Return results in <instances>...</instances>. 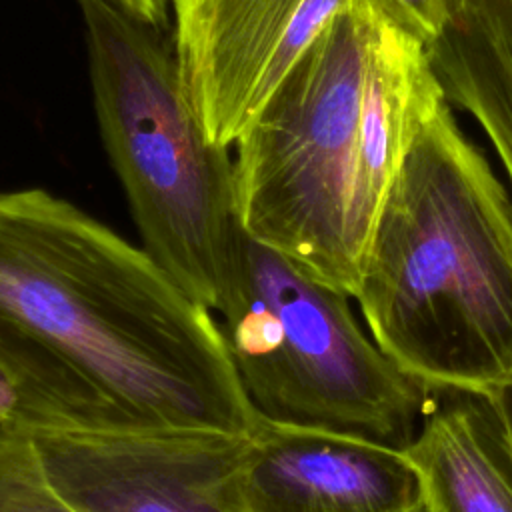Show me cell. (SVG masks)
Listing matches in <instances>:
<instances>
[{"label":"cell","instance_id":"7c38bea8","mask_svg":"<svg viewBox=\"0 0 512 512\" xmlns=\"http://www.w3.org/2000/svg\"><path fill=\"white\" fill-rule=\"evenodd\" d=\"M378 20L430 46L444 30L450 16V0H352Z\"/></svg>","mask_w":512,"mask_h":512},{"label":"cell","instance_id":"8992f818","mask_svg":"<svg viewBox=\"0 0 512 512\" xmlns=\"http://www.w3.org/2000/svg\"><path fill=\"white\" fill-rule=\"evenodd\" d=\"M40 464L76 512H248L250 434L34 432Z\"/></svg>","mask_w":512,"mask_h":512},{"label":"cell","instance_id":"3957f363","mask_svg":"<svg viewBox=\"0 0 512 512\" xmlns=\"http://www.w3.org/2000/svg\"><path fill=\"white\" fill-rule=\"evenodd\" d=\"M96 118L144 250L214 316L234 296L244 230L230 148L196 118L172 36L108 0H78Z\"/></svg>","mask_w":512,"mask_h":512},{"label":"cell","instance_id":"30bf717a","mask_svg":"<svg viewBox=\"0 0 512 512\" xmlns=\"http://www.w3.org/2000/svg\"><path fill=\"white\" fill-rule=\"evenodd\" d=\"M426 52L444 100L478 122L512 184V56L474 14L454 2L442 34Z\"/></svg>","mask_w":512,"mask_h":512},{"label":"cell","instance_id":"9a60e30c","mask_svg":"<svg viewBox=\"0 0 512 512\" xmlns=\"http://www.w3.org/2000/svg\"><path fill=\"white\" fill-rule=\"evenodd\" d=\"M486 400L492 408V414L496 418V424L504 436V442L508 446V452L512 456V378L486 394Z\"/></svg>","mask_w":512,"mask_h":512},{"label":"cell","instance_id":"5b68a950","mask_svg":"<svg viewBox=\"0 0 512 512\" xmlns=\"http://www.w3.org/2000/svg\"><path fill=\"white\" fill-rule=\"evenodd\" d=\"M220 330L254 414L404 448L430 392L366 336L350 296L244 234Z\"/></svg>","mask_w":512,"mask_h":512},{"label":"cell","instance_id":"ba28073f","mask_svg":"<svg viewBox=\"0 0 512 512\" xmlns=\"http://www.w3.org/2000/svg\"><path fill=\"white\" fill-rule=\"evenodd\" d=\"M248 512H424L400 448L258 418L244 462Z\"/></svg>","mask_w":512,"mask_h":512},{"label":"cell","instance_id":"9c48e42d","mask_svg":"<svg viewBox=\"0 0 512 512\" xmlns=\"http://www.w3.org/2000/svg\"><path fill=\"white\" fill-rule=\"evenodd\" d=\"M402 454L424 512H512V456L486 396L432 392Z\"/></svg>","mask_w":512,"mask_h":512},{"label":"cell","instance_id":"7a4b0ae2","mask_svg":"<svg viewBox=\"0 0 512 512\" xmlns=\"http://www.w3.org/2000/svg\"><path fill=\"white\" fill-rule=\"evenodd\" d=\"M352 298L430 394L486 396L512 378V198L446 100L384 196Z\"/></svg>","mask_w":512,"mask_h":512},{"label":"cell","instance_id":"4fadbf2b","mask_svg":"<svg viewBox=\"0 0 512 512\" xmlns=\"http://www.w3.org/2000/svg\"><path fill=\"white\" fill-rule=\"evenodd\" d=\"M474 14L512 56V0H450Z\"/></svg>","mask_w":512,"mask_h":512},{"label":"cell","instance_id":"8fae6325","mask_svg":"<svg viewBox=\"0 0 512 512\" xmlns=\"http://www.w3.org/2000/svg\"><path fill=\"white\" fill-rule=\"evenodd\" d=\"M0 512H76L50 484L32 436L2 422Z\"/></svg>","mask_w":512,"mask_h":512},{"label":"cell","instance_id":"277c9868","mask_svg":"<svg viewBox=\"0 0 512 512\" xmlns=\"http://www.w3.org/2000/svg\"><path fill=\"white\" fill-rule=\"evenodd\" d=\"M372 16L350 6L312 42L234 142L240 226L318 280L356 292V196Z\"/></svg>","mask_w":512,"mask_h":512},{"label":"cell","instance_id":"6da1fadb","mask_svg":"<svg viewBox=\"0 0 512 512\" xmlns=\"http://www.w3.org/2000/svg\"><path fill=\"white\" fill-rule=\"evenodd\" d=\"M0 422L252 434L258 416L208 308L144 248L28 188L0 192Z\"/></svg>","mask_w":512,"mask_h":512},{"label":"cell","instance_id":"52a82bcc","mask_svg":"<svg viewBox=\"0 0 512 512\" xmlns=\"http://www.w3.org/2000/svg\"><path fill=\"white\" fill-rule=\"evenodd\" d=\"M352 0H172L174 52L204 134L232 148Z\"/></svg>","mask_w":512,"mask_h":512},{"label":"cell","instance_id":"5bb4252c","mask_svg":"<svg viewBox=\"0 0 512 512\" xmlns=\"http://www.w3.org/2000/svg\"><path fill=\"white\" fill-rule=\"evenodd\" d=\"M122 8L124 12L168 32L170 28V14H172V0H108Z\"/></svg>","mask_w":512,"mask_h":512}]
</instances>
